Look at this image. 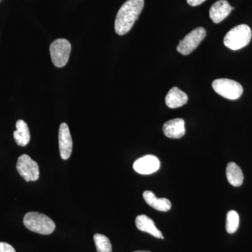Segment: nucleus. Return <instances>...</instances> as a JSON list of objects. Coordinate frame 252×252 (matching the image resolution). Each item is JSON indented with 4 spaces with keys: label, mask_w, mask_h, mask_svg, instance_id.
<instances>
[{
    "label": "nucleus",
    "mask_w": 252,
    "mask_h": 252,
    "mask_svg": "<svg viewBox=\"0 0 252 252\" xmlns=\"http://www.w3.org/2000/svg\"><path fill=\"white\" fill-rule=\"evenodd\" d=\"M144 6V0H127L122 5L118 11L114 24L117 34L124 35L132 29Z\"/></svg>",
    "instance_id": "obj_1"
},
{
    "label": "nucleus",
    "mask_w": 252,
    "mask_h": 252,
    "mask_svg": "<svg viewBox=\"0 0 252 252\" xmlns=\"http://www.w3.org/2000/svg\"><path fill=\"white\" fill-rule=\"evenodd\" d=\"M23 223L28 230L41 235L51 234L56 228L54 220L39 212H28L25 215Z\"/></svg>",
    "instance_id": "obj_2"
},
{
    "label": "nucleus",
    "mask_w": 252,
    "mask_h": 252,
    "mask_svg": "<svg viewBox=\"0 0 252 252\" xmlns=\"http://www.w3.org/2000/svg\"><path fill=\"white\" fill-rule=\"evenodd\" d=\"M252 30L245 24L232 28L224 36L223 43L228 49L236 51L248 46L251 41Z\"/></svg>",
    "instance_id": "obj_3"
},
{
    "label": "nucleus",
    "mask_w": 252,
    "mask_h": 252,
    "mask_svg": "<svg viewBox=\"0 0 252 252\" xmlns=\"http://www.w3.org/2000/svg\"><path fill=\"white\" fill-rule=\"evenodd\" d=\"M72 46L65 39H59L51 43L49 51L51 60L56 67H63L67 64L70 56Z\"/></svg>",
    "instance_id": "obj_4"
},
{
    "label": "nucleus",
    "mask_w": 252,
    "mask_h": 252,
    "mask_svg": "<svg viewBox=\"0 0 252 252\" xmlns=\"http://www.w3.org/2000/svg\"><path fill=\"white\" fill-rule=\"evenodd\" d=\"M212 88L217 94L232 100L240 98L243 94L241 84L231 79H216L212 82Z\"/></svg>",
    "instance_id": "obj_5"
},
{
    "label": "nucleus",
    "mask_w": 252,
    "mask_h": 252,
    "mask_svg": "<svg viewBox=\"0 0 252 252\" xmlns=\"http://www.w3.org/2000/svg\"><path fill=\"white\" fill-rule=\"evenodd\" d=\"M206 34L205 28H195L180 41L177 47V51L184 56L190 54L200 45L202 41L205 39Z\"/></svg>",
    "instance_id": "obj_6"
},
{
    "label": "nucleus",
    "mask_w": 252,
    "mask_h": 252,
    "mask_svg": "<svg viewBox=\"0 0 252 252\" xmlns=\"http://www.w3.org/2000/svg\"><path fill=\"white\" fill-rule=\"evenodd\" d=\"M16 169L26 182H34L39 179V165L27 154H23L18 158Z\"/></svg>",
    "instance_id": "obj_7"
},
{
    "label": "nucleus",
    "mask_w": 252,
    "mask_h": 252,
    "mask_svg": "<svg viewBox=\"0 0 252 252\" xmlns=\"http://www.w3.org/2000/svg\"><path fill=\"white\" fill-rule=\"evenodd\" d=\"M160 162L154 155H146L140 158L133 164V169L140 175H151L160 168Z\"/></svg>",
    "instance_id": "obj_8"
},
{
    "label": "nucleus",
    "mask_w": 252,
    "mask_h": 252,
    "mask_svg": "<svg viewBox=\"0 0 252 252\" xmlns=\"http://www.w3.org/2000/svg\"><path fill=\"white\" fill-rule=\"evenodd\" d=\"M59 142L61 157L63 160H67L72 154L73 142L69 127L65 123L60 126Z\"/></svg>",
    "instance_id": "obj_9"
},
{
    "label": "nucleus",
    "mask_w": 252,
    "mask_h": 252,
    "mask_svg": "<svg viewBox=\"0 0 252 252\" xmlns=\"http://www.w3.org/2000/svg\"><path fill=\"white\" fill-rule=\"evenodd\" d=\"M162 130L169 138L180 139L185 135V121L180 118L168 121L164 124Z\"/></svg>",
    "instance_id": "obj_10"
},
{
    "label": "nucleus",
    "mask_w": 252,
    "mask_h": 252,
    "mask_svg": "<svg viewBox=\"0 0 252 252\" xmlns=\"http://www.w3.org/2000/svg\"><path fill=\"white\" fill-rule=\"evenodd\" d=\"M232 6L226 0H219L216 1L210 9V17L215 23L223 21L232 11Z\"/></svg>",
    "instance_id": "obj_11"
},
{
    "label": "nucleus",
    "mask_w": 252,
    "mask_h": 252,
    "mask_svg": "<svg viewBox=\"0 0 252 252\" xmlns=\"http://www.w3.org/2000/svg\"><path fill=\"white\" fill-rule=\"evenodd\" d=\"M187 102L188 96L177 87L172 88L165 97V104L169 108H179L187 104Z\"/></svg>",
    "instance_id": "obj_12"
},
{
    "label": "nucleus",
    "mask_w": 252,
    "mask_h": 252,
    "mask_svg": "<svg viewBox=\"0 0 252 252\" xmlns=\"http://www.w3.org/2000/svg\"><path fill=\"white\" fill-rule=\"evenodd\" d=\"M135 224L141 231L148 233L155 238L164 239L161 232L158 229L154 220L147 215H141L136 217Z\"/></svg>",
    "instance_id": "obj_13"
},
{
    "label": "nucleus",
    "mask_w": 252,
    "mask_h": 252,
    "mask_svg": "<svg viewBox=\"0 0 252 252\" xmlns=\"http://www.w3.org/2000/svg\"><path fill=\"white\" fill-rule=\"evenodd\" d=\"M143 198L149 206L158 211L167 212L171 209L172 204L168 199L158 198L151 190H145L143 193Z\"/></svg>",
    "instance_id": "obj_14"
},
{
    "label": "nucleus",
    "mask_w": 252,
    "mask_h": 252,
    "mask_svg": "<svg viewBox=\"0 0 252 252\" xmlns=\"http://www.w3.org/2000/svg\"><path fill=\"white\" fill-rule=\"evenodd\" d=\"M16 130L14 132V140L18 146L26 147L31 140V132L28 124L23 120H18Z\"/></svg>",
    "instance_id": "obj_15"
},
{
    "label": "nucleus",
    "mask_w": 252,
    "mask_h": 252,
    "mask_svg": "<svg viewBox=\"0 0 252 252\" xmlns=\"http://www.w3.org/2000/svg\"><path fill=\"white\" fill-rule=\"evenodd\" d=\"M227 180L233 187H240L243 183L244 175L241 168L235 162H230L227 165L226 170Z\"/></svg>",
    "instance_id": "obj_16"
},
{
    "label": "nucleus",
    "mask_w": 252,
    "mask_h": 252,
    "mask_svg": "<svg viewBox=\"0 0 252 252\" xmlns=\"http://www.w3.org/2000/svg\"><path fill=\"white\" fill-rule=\"evenodd\" d=\"M240 225V217L238 212L235 210H230L227 213L225 229L230 234H233L238 229Z\"/></svg>",
    "instance_id": "obj_17"
},
{
    "label": "nucleus",
    "mask_w": 252,
    "mask_h": 252,
    "mask_svg": "<svg viewBox=\"0 0 252 252\" xmlns=\"http://www.w3.org/2000/svg\"><path fill=\"white\" fill-rule=\"evenodd\" d=\"M94 239L97 252H112V244L107 236L97 233Z\"/></svg>",
    "instance_id": "obj_18"
},
{
    "label": "nucleus",
    "mask_w": 252,
    "mask_h": 252,
    "mask_svg": "<svg viewBox=\"0 0 252 252\" xmlns=\"http://www.w3.org/2000/svg\"><path fill=\"white\" fill-rule=\"evenodd\" d=\"M0 252H16L15 249L9 244L0 242Z\"/></svg>",
    "instance_id": "obj_19"
},
{
    "label": "nucleus",
    "mask_w": 252,
    "mask_h": 252,
    "mask_svg": "<svg viewBox=\"0 0 252 252\" xmlns=\"http://www.w3.org/2000/svg\"><path fill=\"white\" fill-rule=\"evenodd\" d=\"M187 3L192 6H196L203 4L206 0H187Z\"/></svg>",
    "instance_id": "obj_20"
},
{
    "label": "nucleus",
    "mask_w": 252,
    "mask_h": 252,
    "mask_svg": "<svg viewBox=\"0 0 252 252\" xmlns=\"http://www.w3.org/2000/svg\"><path fill=\"white\" fill-rule=\"evenodd\" d=\"M149 252V251H137V252Z\"/></svg>",
    "instance_id": "obj_21"
}]
</instances>
